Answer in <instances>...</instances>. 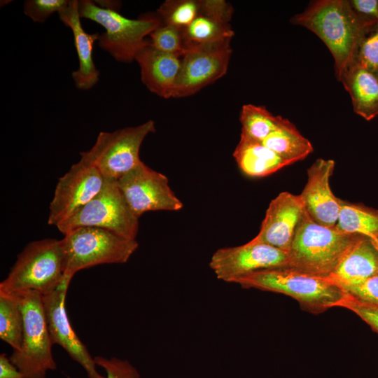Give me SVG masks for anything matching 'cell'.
I'll list each match as a JSON object with an SVG mask.
<instances>
[{
	"mask_svg": "<svg viewBox=\"0 0 378 378\" xmlns=\"http://www.w3.org/2000/svg\"><path fill=\"white\" fill-rule=\"evenodd\" d=\"M23 327V315L17 296L0 293V338L13 351L21 349Z\"/></svg>",
	"mask_w": 378,
	"mask_h": 378,
	"instance_id": "d4e9b609",
	"label": "cell"
},
{
	"mask_svg": "<svg viewBox=\"0 0 378 378\" xmlns=\"http://www.w3.org/2000/svg\"><path fill=\"white\" fill-rule=\"evenodd\" d=\"M11 294L19 300L24 327L21 349L13 351L9 358L25 378H46L48 371L56 370L57 364L41 295L31 290Z\"/></svg>",
	"mask_w": 378,
	"mask_h": 378,
	"instance_id": "52a82bcc",
	"label": "cell"
},
{
	"mask_svg": "<svg viewBox=\"0 0 378 378\" xmlns=\"http://www.w3.org/2000/svg\"><path fill=\"white\" fill-rule=\"evenodd\" d=\"M106 179L84 158L58 179L50 203L48 223L56 227L71 218L103 188Z\"/></svg>",
	"mask_w": 378,
	"mask_h": 378,
	"instance_id": "8fae6325",
	"label": "cell"
},
{
	"mask_svg": "<svg viewBox=\"0 0 378 378\" xmlns=\"http://www.w3.org/2000/svg\"><path fill=\"white\" fill-rule=\"evenodd\" d=\"M340 287L358 300L378 305V272L365 280Z\"/></svg>",
	"mask_w": 378,
	"mask_h": 378,
	"instance_id": "1f68e13d",
	"label": "cell"
},
{
	"mask_svg": "<svg viewBox=\"0 0 378 378\" xmlns=\"http://www.w3.org/2000/svg\"><path fill=\"white\" fill-rule=\"evenodd\" d=\"M262 143L290 164L304 159L314 150L309 140L287 119Z\"/></svg>",
	"mask_w": 378,
	"mask_h": 378,
	"instance_id": "7402d4cb",
	"label": "cell"
},
{
	"mask_svg": "<svg viewBox=\"0 0 378 378\" xmlns=\"http://www.w3.org/2000/svg\"><path fill=\"white\" fill-rule=\"evenodd\" d=\"M304 211L300 195L280 192L270 202L260 230L252 239L288 252Z\"/></svg>",
	"mask_w": 378,
	"mask_h": 378,
	"instance_id": "2e32d148",
	"label": "cell"
},
{
	"mask_svg": "<svg viewBox=\"0 0 378 378\" xmlns=\"http://www.w3.org/2000/svg\"><path fill=\"white\" fill-rule=\"evenodd\" d=\"M94 360L105 370L106 378H141L137 369L127 360L97 356Z\"/></svg>",
	"mask_w": 378,
	"mask_h": 378,
	"instance_id": "4dcf8cb0",
	"label": "cell"
},
{
	"mask_svg": "<svg viewBox=\"0 0 378 378\" xmlns=\"http://www.w3.org/2000/svg\"><path fill=\"white\" fill-rule=\"evenodd\" d=\"M69 286L62 282L54 290L41 295L46 321L52 344L61 346L85 370L89 378H106L101 375L85 345L78 338L67 316L65 298Z\"/></svg>",
	"mask_w": 378,
	"mask_h": 378,
	"instance_id": "5bb4252c",
	"label": "cell"
},
{
	"mask_svg": "<svg viewBox=\"0 0 378 378\" xmlns=\"http://www.w3.org/2000/svg\"><path fill=\"white\" fill-rule=\"evenodd\" d=\"M340 307L349 309L378 332V305L361 302L347 295Z\"/></svg>",
	"mask_w": 378,
	"mask_h": 378,
	"instance_id": "d6a6232c",
	"label": "cell"
},
{
	"mask_svg": "<svg viewBox=\"0 0 378 378\" xmlns=\"http://www.w3.org/2000/svg\"><path fill=\"white\" fill-rule=\"evenodd\" d=\"M349 2L358 15L378 22V0H349Z\"/></svg>",
	"mask_w": 378,
	"mask_h": 378,
	"instance_id": "e575fe53",
	"label": "cell"
},
{
	"mask_svg": "<svg viewBox=\"0 0 378 378\" xmlns=\"http://www.w3.org/2000/svg\"><path fill=\"white\" fill-rule=\"evenodd\" d=\"M150 37V46L160 52L182 57L188 50L183 30L176 27L161 23Z\"/></svg>",
	"mask_w": 378,
	"mask_h": 378,
	"instance_id": "83f0119b",
	"label": "cell"
},
{
	"mask_svg": "<svg viewBox=\"0 0 378 378\" xmlns=\"http://www.w3.org/2000/svg\"><path fill=\"white\" fill-rule=\"evenodd\" d=\"M234 283L243 288L285 294L312 313L340 307L348 295L329 278L305 274L285 267L258 271L241 276Z\"/></svg>",
	"mask_w": 378,
	"mask_h": 378,
	"instance_id": "3957f363",
	"label": "cell"
},
{
	"mask_svg": "<svg viewBox=\"0 0 378 378\" xmlns=\"http://www.w3.org/2000/svg\"><path fill=\"white\" fill-rule=\"evenodd\" d=\"M64 280L61 239L46 238L29 243L18 255L0 293L35 291L41 295L58 288Z\"/></svg>",
	"mask_w": 378,
	"mask_h": 378,
	"instance_id": "5b68a950",
	"label": "cell"
},
{
	"mask_svg": "<svg viewBox=\"0 0 378 378\" xmlns=\"http://www.w3.org/2000/svg\"><path fill=\"white\" fill-rule=\"evenodd\" d=\"M142 83L153 93L162 98L172 97L179 75L182 57L160 52L149 43L136 55Z\"/></svg>",
	"mask_w": 378,
	"mask_h": 378,
	"instance_id": "ac0fdd59",
	"label": "cell"
},
{
	"mask_svg": "<svg viewBox=\"0 0 378 378\" xmlns=\"http://www.w3.org/2000/svg\"><path fill=\"white\" fill-rule=\"evenodd\" d=\"M241 136L261 141L277 130L285 121L280 115H274L265 106L244 104L239 116Z\"/></svg>",
	"mask_w": 378,
	"mask_h": 378,
	"instance_id": "cb8c5ba5",
	"label": "cell"
},
{
	"mask_svg": "<svg viewBox=\"0 0 378 378\" xmlns=\"http://www.w3.org/2000/svg\"><path fill=\"white\" fill-rule=\"evenodd\" d=\"M0 378H25L6 354L0 355Z\"/></svg>",
	"mask_w": 378,
	"mask_h": 378,
	"instance_id": "d590c367",
	"label": "cell"
},
{
	"mask_svg": "<svg viewBox=\"0 0 378 378\" xmlns=\"http://www.w3.org/2000/svg\"><path fill=\"white\" fill-rule=\"evenodd\" d=\"M128 206L139 218L148 211H178L183 206L167 177L141 162L117 180Z\"/></svg>",
	"mask_w": 378,
	"mask_h": 378,
	"instance_id": "7c38bea8",
	"label": "cell"
},
{
	"mask_svg": "<svg viewBox=\"0 0 378 378\" xmlns=\"http://www.w3.org/2000/svg\"><path fill=\"white\" fill-rule=\"evenodd\" d=\"M335 227L345 233L376 239L378 238V209L342 200Z\"/></svg>",
	"mask_w": 378,
	"mask_h": 378,
	"instance_id": "603a6c76",
	"label": "cell"
},
{
	"mask_svg": "<svg viewBox=\"0 0 378 378\" xmlns=\"http://www.w3.org/2000/svg\"><path fill=\"white\" fill-rule=\"evenodd\" d=\"M372 240V239H371ZM372 242L374 243V246L377 247V248L378 249V238L376 239H374V240H372Z\"/></svg>",
	"mask_w": 378,
	"mask_h": 378,
	"instance_id": "8d00e7d4",
	"label": "cell"
},
{
	"mask_svg": "<svg viewBox=\"0 0 378 378\" xmlns=\"http://www.w3.org/2000/svg\"><path fill=\"white\" fill-rule=\"evenodd\" d=\"M59 20L69 27L74 35L78 59V68L72 72L76 87L82 90L93 88L99 80V71L93 60L94 44L99 34L87 33L81 24L79 1L70 0L66 7L58 13Z\"/></svg>",
	"mask_w": 378,
	"mask_h": 378,
	"instance_id": "e0dca14e",
	"label": "cell"
},
{
	"mask_svg": "<svg viewBox=\"0 0 378 378\" xmlns=\"http://www.w3.org/2000/svg\"><path fill=\"white\" fill-rule=\"evenodd\" d=\"M290 22L308 29L326 44L334 58L335 75L338 81L354 62L363 38L378 23L358 15L349 0L311 1Z\"/></svg>",
	"mask_w": 378,
	"mask_h": 378,
	"instance_id": "6da1fadb",
	"label": "cell"
},
{
	"mask_svg": "<svg viewBox=\"0 0 378 378\" xmlns=\"http://www.w3.org/2000/svg\"><path fill=\"white\" fill-rule=\"evenodd\" d=\"M80 227H95L136 239L139 218L128 206L118 182L106 179L102 190L71 218L57 226L63 234Z\"/></svg>",
	"mask_w": 378,
	"mask_h": 378,
	"instance_id": "9c48e42d",
	"label": "cell"
},
{
	"mask_svg": "<svg viewBox=\"0 0 378 378\" xmlns=\"http://www.w3.org/2000/svg\"><path fill=\"white\" fill-rule=\"evenodd\" d=\"M288 260V252L251 239L243 245L216 250L209 267L218 279L234 283L258 271L286 267Z\"/></svg>",
	"mask_w": 378,
	"mask_h": 378,
	"instance_id": "4fadbf2b",
	"label": "cell"
},
{
	"mask_svg": "<svg viewBox=\"0 0 378 378\" xmlns=\"http://www.w3.org/2000/svg\"><path fill=\"white\" fill-rule=\"evenodd\" d=\"M340 82L349 92L354 111L370 121L378 116V77L353 63Z\"/></svg>",
	"mask_w": 378,
	"mask_h": 378,
	"instance_id": "d6986e66",
	"label": "cell"
},
{
	"mask_svg": "<svg viewBox=\"0 0 378 378\" xmlns=\"http://www.w3.org/2000/svg\"><path fill=\"white\" fill-rule=\"evenodd\" d=\"M335 162L318 158L308 168L306 184L300 194L304 210L316 223L329 227L337 225L342 200L330 188Z\"/></svg>",
	"mask_w": 378,
	"mask_h": 378,
	"instance_id": "9a60e30c",
	"label": "cell"
},
{
	"mask_svg": "<svg viewBox=\"0 0 378 378\" xmlns=\"http://www.w3.org/2000/svg\"><path fill=\"white\" fill-rule=\"evenodd\" d=\"M200 14V1H166L158 9L161 22L183 29Z\"/></svg>",
	"mask_w": 378,
	"mask_h": 378,
	"instance_id": "4316f807",
	"label": "cell"
},
{
	"mask_svg": "<svg viewBox=\"0 0 378 378\" xmlns=\"http://www.w3.org/2000/svg\"><path fill=\"white\" fill-rule=\"evenodd\" d=\"M69 0H27L24 13L35 22H44L52 14L64 9Z\"/></svg>",
	"mask_w": 378,
	"mask_h": 378,
	"instance_id": "f546056e",
	"label": "cell"
},
{
	"mask_svg": "<svg viewBox=\"0 0 378 378\" xmlns=\"http://www.w3.org/2000/svg\"><path fill=\"white\" fill-rule=\"evenodd\" d=\"M155 132L152 120L111 132H101L93 146L80 153V158L93 164L105 179L117 181L142 162L141 146L146 136Z\"/></svg>",
	"mask_w": 378,
	"mask_h": 378,
	"instance_id": "ba28073f",
	"label": "cell"
},
{
	"mask_svg": "<svg viewBox=\"0 0 378 378\" xmlns=\"http://www.w3.org/2000/svg\"><path fill=\"white\" fill-rule=\"evenodd\" d=\"M231 39L190 47L182 57L172 97L194 94L223 77L227 71L232 52Z\"/></svg>",
	"mask_w": 378,
	"mask_h": 378,
	"instance_id": "30bf717a",
	"label": "cell"
},
{
	"mask_svg": "<svg viewBox=\"0 0 378 378\" xmlns=\"http://www.w3.org/2000/svg\"><path fill=\"white\" fill-rule=\"evenodd\" d=\"M354 63L378 77V23L361 41Z\"/></svg>",
	"mask_w": 378,
	"mask_h": 378,
	"instance_id": "f1b7e54d",
	"label": "cell"
},
{
	"mask_svg": "<svg viewBox=\"0 0 378 378\" xmlns=\"http://www.w3.org/2000/svg\"><path fill=\"white\" fill-rule=\"evenodd\" d=\"M80 18L97 22L105 31L99 34V46L115 60L130 63L149 41L146 36L161 24L158 16L130 19L118 10L99 6L94 1H79Z\"/></svg>",
	"mask_w": 378,
	"mask_h": 378,
	"instance_id": "8992f818",
	"label": "cell"
},
{
	"mask_svg": "<svg viewBox=\"0 0 378 378\" xmlns=\"http://www.w3.org/2000/svg\"><path fill=\"white\" fill-rule=\"evenodd\" d=\"M200 13L223 23H229L233 14L232 5L223 0L200 1Z\"/></svg>",
	"mask_w": 378,
	"mask_h": 378,
	"instance_id": "836d02e7",
	"label": "cell"
},
{
	"mask_svg": "<svg viewBox=\"0 0 378 378\" xmlns=\"http://www.w3.org/2000/svg\"><path fill=\"white\" fill-rule=\"evenodd\" d=\"M61 239L64 255V280L69 286L78 271L102 264H122L128 261L139 244L109 230L80 227L64 234Z\"/></svg>",
	"mask_w": 378,
	"mask_h": 378,
	"instance_id": "277c9868",
	"label": "cell"
},
{
	"mask_svg": "<svg viewBox=\"0 0 378 378\" xmlns=\"http://www.w3.org/2000/svg\"><path fill=\"white\" fill-rule=\"evenodd\" d=\"M378 272V249L362 237L346 253L329 279L339 286L365 280Z\"/></svg>",
	"mask_w": 378,
	"mask_h": 378,
	"instance_id": "ffe728a7",
	"label": "cell"
},
{
	"mask_svg": "<svg viewBox=\"0 0 378 378\" xmlns=\"http://www.w3.org/2000/svg\"><path fill=\"white\" fill-rule=\"evenodd\" d=\"M182 30L188 49L193 46L232 38L234 36L230 23L221 22L201 13Z\"/></svg>",
	"mask_w": 378,
	"mask_h": 378,
	"instance_id": "484cf974",
	"label": "cell"
},
{
	"mask_svg": "<svg viewBox=\"0 0 378 378\" xmlns=\"http://www.w3.org/2000/svg\"><path fill=\"white\" fill-rule=\"evenodd\" d=\"M233 157L240 170L250 177H264L290 165L262 142L242 136L235 148Z\"/></svg>",
	"mask_w": 378,
	"mask_h": 378,
	"instance_id": "44dd1931",
	"label": "cell"
},
{
	"mask_svg": "<svg viewBox=\"0 0 378 378\" xmlns=\"http://www.w3.org/2000/svg\"><path fill=\"white\" fill-rule=\"evenodd\" d=\"M362 237L320 225L304 210L288 251L285 268L329 278L348 251Z\"/></svg>",
	"mask_w": 378,
	"mask_h": 378,
	"instance_id": "7a4b0ae2",
	"label": "cell"
}]
</instances>
